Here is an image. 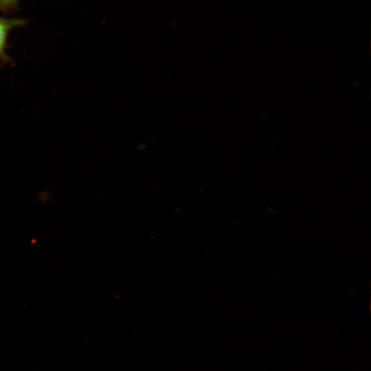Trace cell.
Masks as SVG:
<instances>
[{"label":"cell","instance_id":"obj_1","mask_svg":"<svg viewBox=\"0 0 371 371\" xmlns=\"http://www.w3.org/2000/svg\"><path fill=\"white\" fill-rule=\"evenodd\" d=\"M26 23L25 19L9 18L0 15V60H10L7 54L8 38L12 31Z\"/></svg>","mask_w":371,"mask_h":371}]
</instances>
